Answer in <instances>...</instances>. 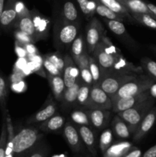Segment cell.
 I'll return each instance as SVG.
<instances>
[{
	"instance_id": "cell-1",
	"label": "cell",
	"mask_w": 156,
	"mask_h": 157,
	"mask_svg": "<svg viewBox=\"0 0 156 157\" xmlns=\"http://www.w3.org/2000/svg\"><path fill=\"white\" fill-rule=\"evenodd\" d=\"M42 138L43 135L35 127H23L15 130L13 157H27Z\"/></svg>"
},
{
	"instance_id": "cell-2",
	"label": "cell",
	"mask_w": 156,
	"mask_h": 157,
	"mask_svg": "<svg viewBox=\"0 0 156 157\" xmlns=\"http://www.w3.org/2000/svg\"><path fill=\"white\" fill-rule=\"evenodd\" d=\"M92 56L97 61L100 67L102 77H103L111 71L115 63L122 57V55L105 35L94 50Z\"/></svg>"
},
{
	"instance_id": "cell-3",
	"label": "cell",
	"mask_w": 156,
	"mask_h": 157,
	"mask_svg": "<svg viewBox=\"0 0 156 157\" xmlns=\"http://www.w3.org/2000/svg\"><path fill=\"white\" fill-rule=\"evenodd\" d=\"M154 103L155 100L152 96L146 101L136 104L132 108L117 113L118 116L127 124L131 134L136 133L142 120L146 116L148 111L154 107Z\"/></svg>"
},
{
	"instance_id": "cell-4",
	"label": "cell",
	"mask_w": 156,
	"mask_h": 157,
	"mask_svg": "<svg viewBox=\"0 0 156 157\" xmlns=\"http://www.w3.org/2000/svg\"><path fill=\"white\" fill-rule=\"evenodd\" d=\"M155 84L156 82L154 80L147 76L145 74H142L138 75L135 79L123 84L115 94L110 97V98L113 101L118 98L135 96L146 90H151Z\"/></svg>"
},
{
	"instance_id": "cell-5",
	"label": "cell",
	"mask_w": 156,
	"mask_h": 157,
	"mask_svg": "<svg viewBox=\"0 0 156 157\" xmlns=\"http://www.w3.org/2000/svg\"><path fill=\"white\" fill-rule=\"evenodd\" d=\"M78 30L79 27L77 23L67 22L61 18L55 25V43L60 47L67 48L68 46L71 45L75 38L77 37Z\"/></svg>"
},
{
	"instance_id": "cell-6",
	"label": "cell",
	"mask_w": 156,
	"mask_h": 157,
	"mask_svg": "<svg viewBox=\"0 0 156 157\" xmlns=\"http://www.w3.org/2000/svg\"><path fill=\"white\" fill-rule=\"evenodd\" d=\"M139 75H119V74H112L102 77L99 86L109 95L112 97L118 91L123 84L132 80L135 79Z\"/></svg>"
},
{
	"instance_id": "cell-7",
	"label": "cell",
	"mask_w": 156,
	"mask_h": 157,
	"mask_svg": "<svg viewBox=\"0 0 156 157\" xmlns=\"http://www.w3.org/2000/svg\"><path fill=\"white\" fill-rule=\"evenodd\" d=\"M104 35H105L104 29L101 22L97 18L93 17L90 19V23L87 25L86 30L85 41L89 55H93V52L102 41Z\"/></svg>"
},
{
	"instance_id": "cell-8",
	"label": "cell",
	"mask_w": 156,
	"mask_h": 157,
	"mask_svg": "<svg viewBox=\"0 0 156 157\" xmlns=\"http://www.w3.org/2000/svg\"><path fill=\"white\" fill-rule=\"evenodd\" d=\"M113 104L110 97L99 87V85H93L90 90V98L86 108L112 110Z\"/></svg>"
},
{
	"instance_id": "cell-9",
	"label": "cell",
	"mask_w": 156,
	"mask_h": 157,
	"mask_svg": "<svg viewBox=\"0 0 156 157\" xmlns=\"http://www.w3.org/2000/svg\"><path fill=\"white\" fill-rule=\"evenodd\" d=\"M151 97H152V95H151V91H150V90H148L145 92H142L139 94L135 95V96L121 98L116 100H113L112 101V104H113L112 110L114 113H117L119 112L127 110V109L132 108L134 106H136V104H139L142 101H146V100L151 98Z\"/></svg>"
},
{
	"instance_id": "cell-10",
	"label": "cell",
	"mask_w": 156,
	"mask_h": 157,
	"mask_svg": "<svg viewBox=\"0 0 156 157\" xmlns=\"http://www.w3.org/2000/svg\"><path fill=\"white\" fill-rule=\"evenodd\" d=\"M62 76L66 87H70L80 79L79 67L70 55L64 56V67Z\"/></svg>"
},
{
	"instance_id": "cell-11",
	"label": "cell",
	"mask_w": 156,
	"mask_h": 157,
	"mask_svg": "<svg viewBox=\"0 0 156 157\" xmlns=\"http://www.w3.org/2000/svg\"><path fill=\"white\" fill-rule=\"evenodd\" d=\"M50 98L47 100V102L44 104V107L38 110V112L32 115V117L28 118L26 121L27 124H42L43 122L48 120L52 116L56 114L57 112V104L54 102L51 96H49Z\"/></svg>"
},
{
	"instance_id": "cell-12",
	"label": "cell",
	"mask_w": 156,
	"mask_h": 157,
	"mask_svg": "<svg viewBox=\"0 0 156 157\" xmlns=\"http://www.w3.org/2000/svg\"><path fill=\"white\" fill-rule=\"evenodd\" d=\"M64 136L72 151L79 153L83 150V144L78 129L70 122L66 123L64 127Z\"/></svg>"
},
{
	"instance_id": "cell-13",
	"label": "cell",
	"mask_w": 156,
	"mask_h": 157,
	"mask_svg": "<svg viewBox=\"0 0 156 157\" xmlns=\"http://www.w3.org/2000/svg\"><path fill=\"white\" fill-rule=\"evenodd\" d=\"M156 122V107H153L148 111L146 116L144 117L141 124H139L137 130L133 134V141L136 143L139 142L144 138V136L150 131L154 123Z\"/></svg>"
},
{
	"instance_id": "cell-14",
	"label": "cell",
	"mask_w": 156,
	"mask_h": 157,
	"mask_svg": "<svg viewBox=\"0 0 156 157\" xmlns=\"http://www.w3.org/2000/svg\"><path fill=\"white\" fill-rule=\"evenodd\" d=\"M90 124L97 130H103L108 125L110 119V110L102 109H88L87 111Z\"/></svg>"
},
{
	"instance_id": "cell-15",
	"label": "cell",
	"mask_w": 156,
	"mask_h": 157,
	"mask_svg": "<svg viewBox=\"0 0 156 157\" xmlns=\"http://www.w3.org/2000/svg\"><path fill=\"white\" fill-rule=\"evenodd\" d=\"M14 27L32 37L35 42L40 40L38 33H37L34 21L32 20L31 11L28 13L18 16L17 18L15 25H14Z\"/></svg>"
},
{
	"instance_id": "cell-16",
	"label": "cell",
	"mask_w": 156,
	"mask_h": 157,
	"mask_svg": "<svg viewBox=\"0 0 156 157\" xmlns=\"http://www.w3.org/2000/svg\"><path fill=\"white\" fill-rule=\"evenodd\" d=\"M18 0H7L5 4L4 9L0 18V25L4 29H8L14 26L18 14L16 12V2Z\"/></svg>"
},
{
	"instance_id": "cell-17",
	"label": "cell",
	"mask_w": 156,
	"mask_h": 157,
	"mask_svg": "<svg viewBox=\"0 0 156 157\" xmlns=\"http://www.w3.org/2000/svg\"><path fill=\"white\" fill-rule=\"evenodd\" d=\"M78 132L82 140V142L88 149L89 152L93 156H96L97 154V149H96V138L94 132L89 126L87 125L79 126Z\"/></svg>"
},
{
	"instance_id": "cell-18",
	"label": "cell",
	"mask_w": 156,
	"mask_h": 157,
	"mask_svg": "<svg viewBox=\"0 0 156 157\" xmlns=\"http://www.w3.org/2000/svg\"><path fill=\"white\" fill-rule=\"evenodd\" d=\"M47 78L49 81L52 94L58 101H61L63 99L64 90L66 89L63 76L61 75H51L47 74Z\"/></svg>"
},
{
	"instance_id": "cell-19",
	"label": "cell",
	"mask_w": 156,
	"mask_h": 157,
	"mask_svg": "<svg viewBox=\"0 0 156 157\" xmlns=\"http://www.w3.org/2000/svg\"><path fill=\"white\" fill-rule=\"evenodd\" d=\"M31 14L39 39H44L48 34L50 21L47 18H44L43 15L38 13L36 10H32Z\"/></svg>"
},
{
	"instance_id": "cell-20",
	"label": "cell",
	"mask_w": 156,
	"mask_h": 157,
	"mask_svg": "<svg viewBox=\"0 0 156 157\" xmlns=\"http://www.w3.org/2000/svg\"><path fill=\"white\" fill-rule=\"evenodd\" d=\"M66 124L65 118L60 114H55L43 122L39 129L44 133H53L61 130Z\"/></svg>"
},
{
	"instance_id": "cell-21",
	"label": "cell",
	"mask_w": 156,
	"mask_h": 157,
	"mask_svg": "<svg viewBox=\"0 0 156 157\" xmlns=\"http://www.w3.org/2000/svg\"><path fill=\"white\" fill-rule=\"evenodd\" d=\"M132 148V144L127 141L116 143L110 146L104 152L103 157H123Z\"/></svg>"
},
{
	"instance_id": "cell-22",
	"label": "cell",
	"mask_w": 156,
	"mask_h": 157,
	"mask_svg": "<svg viewBox=\"0 0 156 157\" xmlns=\"http://www.w3.org/2000/svg\"><path fill=\"white\" fill-rule=\"evenodd\" d=\"M81 78L78 80L74 84L69 87H66L64 90V95H63V99L61 102L63 103V105L66 107H69L73 106L76 103V99H77L78 91H79L80 86Z\"/></svg>"
},
{
	"instance_id": "cell-23",
	"label": "cell",
	"mask_w": 156,
	"mask_h": 157,
	"mask_svg": "<svg viewBox=\"0 0 156 157\" xmlns=\"http://www.w3.org/2000/svg\"><path fill=\"white\" fill-rule=\"evenodd\" d=\"M97 1H99V2L108 7L109 9H111L112 11L115 12L116 13L119 14L124 19L127 18L130 21L134 20V18L132 17L131 14L128 12V9L119 0H97Z\"/></svg>"
},
{
	"instance_id": "cell-24",
	"label": "cell",
	"mask_w": 156,
	"mask_h": 157,
	"mask_svg": "<svg viewBox=\"0 0 156 157\" xmlns=\"http://www.w3.org/2000/svg\"><path fill=\"white\" fill-rule=\"evenodd\" d=\"M61 18L67 22L77 23L79 14H78L77 9L73 2L66 1L64 3Z\"/></svg>"
},
{
	"instance_id": "cell-25",
	"label": "cell",
	"mask_w": 156,
	"mask_h": 157,
	"mask_svg": "<svg viewBox=\"0 0 156 157\" xmlns=\"http://www.w3.org/2000/svg\"><path fill=\"white\" fill-rule=\"evenodd\" d=\"M87 52L85 38L82 34H80L77 35L70 45V55L73 58V61H76L83 54Z\"/></svg>"
},
{
	"instance_id": "cell-26",
	"label": "cell",
	"mask_w": 156,
	"mask_h": 157,
	"mask_svg": "<svg viewBox=\"0 0 156 157\" xmlns=\"http://www.w3.org/2000/svg\"><path fill=\"white\" fill-rule=\"evenodd\" d=\"M112 127L115 134L120 139H127L131 135L127 124L117 114L113 118Z\"/></svg>"
},
{
	"instance_id": "cell-27",
	"label": "cell",
	"mask_w": 156,
	"mask_h": 157,
	"mask_svg": "<svg viewBox=\"0 0 156 157\" xmlns=\"http://www.w3.org/2000/svg\"><path fill=\"white\" fill-rule=\"evenodd\" d=\"M93 1L95 3V12L99 16L109 20H117V21H123L125 20L121 15L112 11L111 9L102 5L99 1L97 0H93Z\"/></svg>"
},
{
	"instance_id": "cell-28",
	"label": "cell",
	"mask_w": 156,
	"mask_h": 157,
	"mask_svg": "<svg viewBox=\"0 0 156 157\" xmlns=\"http://www.w3.org/2000/svg\"><path fill=\"white\" fill-rule=\"evenodd\" d=\"M125 7L131 13H144L152 15L147 6L145 0H126L124 3Z\"/></svg>"
},
{
	"instance_id": "cell-29",
	"label": "cell",
	"mask_w": 156,
	"mask_h": 157,
	"mask_svg": "<svg viewBox=\"0 0 156 157\" xmlns=\"http://www.w3.org/2000/svg\"><path fill=\"white\" fill-rule=\"evenodd\" d=\"M9 95V81L3 76L0 75V109H1L2 116H5L7 104V98Z\"/></svg>"
},
{
	"instance_id": "cell-30",
	"label": "cell",
	"mask_w": 156,
	"mask_h": 157,
	"mask_svg": "<svg viewBox=\"0 0 156 157\" xmlns=\"http://www.w3.org/2000/svg\"><path fill=\"white\" fill-rule=\"evenodd\" d=\"M135 21L147 28L156 30V18L153 15L144 13H131Z\"/></svg>"
},
{
	"instance_id": "cell-31",
	"label": "cell",
	"mask_w": 156,
	"mask_h": 157,
	"mask_svg": "<svg viewBox=\"0 0 156 157\" xmlns=\"http://www.w3.org/2000/svg\"><path fill=\"white\" fill-rule=\"evenodd\" d=\"M141 67L144 74L156 82V61L149 58L144 57L141 59Z\"/></svg>"
},
{
	"instance_id": "cell-32",
	"label": "cell",
	"mask_w": 156,
	"mask_h": 157,
	"mask_svg": "<svg viewBox=\"0 0 156 157\" xmlns=\"http://www.w3.org/2000/svg\"><path fill=\"white\" fill-rule=\"evenodd\" d=\"M92 86L88 85L82 81L80 86L79 91L77 94V99H76V104L79 105L87 107L88 104L89 98H90V90H91Z\"/></svg>"
},
{
	"instance_id": "cell-33",
	"label": "cell",
	"mask_w": 156,
	"mask_h": 157,
	"mask_svg": "<svg viewBox=\"0 0 156 157\" xmlns=\"http://www.w3.org/2000/svg\"><path fill=\"white\" fill-rule=\"evenodd\" d=\"M80 6L81 12L85 15L86 18L88 20L94 17L95 3L93 0H76Z\"/></svg>"
},
{
	"instance_id": "cell-34",
	"label": "cell",
	"mask_w": 156,
	"mask_h": 157,
	"mask_svg": "<svg viewBox=\"0 0 156 157\" xmlns=\"http://www.w3.org/2000/svg\"><path fill=\"white\" fill-rule=\"evenodd\" d=\"M89 68H90V73L93 78V85H99L102 79V73H101L100 67L97 61L92 55H90V58H89Z\"/></svg>"
},
{
	"instance_id": "cell-35",
	"label": "cell",
	"mask_w": 156,
	"mask_h": 157,
	"mask_svg": "<svg viewBox=\"0 0 156 157\" xmlns=\"http://www.w3.org/2000/svg\"><path fill=\"white\" fill-rule=\"evenodd\" d=\"M106 23L107 26L110 29L113 33L116 34V35L119 36H128V33L126 32V29H125V25L122 23V21H117V20H109L105 19Z\"/></svg>"
},
{
	"instance_id": "cell-36",
	"label": "cell",
	"mask_w": 156,
	"mask_h": 157,
	"mask_svg": "<svg viewBox=\"0 0 156 157\" xmlns=\"http://www.w3.org/2000/svg\"><path fill=\"white\" fill-rule=\"evenodd\" d=\"M113 142V132L110 129H106L102 131L99 138V147L102 153L112 145Z\"/></svg>"
},
{
	"instance_id": "cell-37",
	"label": "cell",
	"mask_w": 156,
	"mask_h": 157,
	"mask_svg": "<svg viewBox=\"0 0 156 157\" xmlns=\"http://www.w3.org/2000/svg\"><path fill=\"white\" fill-rule=\"evenodd\" d=\"M70 118L72 120V122L75 123V124L79 126H89L90 124V119H89L87 113L82 111V110H73L70 113Z\"/></svg>"
},
{
	"instance_id": "cell-38",
	"label": "cell",
	"mask_w": 156,
	"mask_h": 157,
	"mask_svg": "<svg viewBox=\"0 0 156 157\" xmlns=\"http://www.w3.org/2000/svg\"><path fill=\"white\" fill-rule=\"evenodd\" d=\"M7 141V126L6 115L2 116L1 133H0V157H6V147Z\"/></svg>"
},
{
	"instance_id": "cell-39",
	"label": "cell",
	"mask_w": 156,
	"mask_h": 157,
	"mask_svg": "<svg viewBox=\"0 0 156 157\" xmlns=\"http://www.w3.org/2000/svg\"><path fill=\"white\" fill-rule=\"evenodd\" d=\"M44 56L50 60L63 74L64 67V57H63L59 52H54V53H50L45 55Z\"/></svg>"
},
{
	"instance_id": "cell-40",
	"label": "cell",
	"mask_w": 156,
	"mask_h": 157,
	"mask_svg": "<svg viewBox=\"0 0 156 157\" xmlns=\"http://www.w3.org/2000/svg\"><path fill=\"white\" fill-rule=\"evenodd\" d=\"M47 154V147L45 143L41 140L38 145L34 148L27 157H46Z\"/></svg>"
},
{
	"instance_id": "cell-41",
	"label": "cell",
	"mask_w": 156,
	"mask_h": 157,
	"mask_svg": "<svg viewBox=\"0 0 156 157\" xmlns=\"http://www.w3.org/2000/svg\"><path fill=\"white\" fill-rule=\"evenodd\" d=\"M43 66H44V69L47 71V74L51 75H61L62 76L63 74L51 61L49 59H47L45 56L43 57Z\"/></svg>"
},
{
	"instance_id": "cell-42",
	"label": "cell",
	"mask_w": 156,
	"mask_h": 157,
	"mask_svg": "<svg viewBox=\"0 0 156 157\" xmlns=\"http://www.w3.org/2000/svg\"><path fill=\"white\" fill-rule=\"evenodd\" d=\"M14 36H15V41L19 43H21L23 44H29V43H35V41H34V39L32 37L29 36L28 35H27L24 32L18 30V29H16L15 31Z\"/></svg>"
},
{
	"instance_id": "cell-43",
	"label": "cell",
	"mask_w": 156,
	"mask_h": 157,
	"mask_svg": "<svg viewBox=\"0 0 156 157\" xmlns=\"http://www.w3.org/2000/svg\"><path fill=\"white\" fill-rule=\"evenodd\" d=\"M28 67L32 73H35L37 75H40V76L47 78V74H46L45 69H44V66H43V64L28 61Z\"/></svg>"
},
{
	"instance_id": "cell-44",
	"label": "cell",
	"mask_w": 156,
	"mask_h": 157,
	"mask_svg": "<svg viewBox=\"0 0 156 157\" xmlns=\"http://www.w3.org/2000/svg\"><path fill=\"white\" fill-rule=\"evenodd\" d=\"M80 70V75L81 81L85 84H88V85L93 86V78H92V75L90 73V71L89 67H80L79 68Z\"/></svg>"
},
{
	"instance_id": "cell-45",
	"label": "cell",
	"mask_w": 156,
	"mask_h": 157,
	"mask_svg": "<svg viewBox=\"0 0 156 157\" xmlns=\"http://www.w3.org/2000/svg\"><path fill=\"white\" fill-rule=\"evenodd\" d=\"M15 51L18 58H28V54L24 44L16 41L15 43Z\"/></svg>"
},
{
	"instance_id": "cell-46",
	"label": "cell",
	"mask_w": 156,
	"mask_h": 157,
	"mask_svg": "<svg viewBox=\"0 0 156 157\" xmlns=\"http://www.w3.org/2000/svg\"><path fill=\"white\" fill-rule=\"evenodd\" d=\"M89 58H90V55L88 54V52H85V53L83 54L76 61L75 63L76 64L77 67L79 68L80 67H89Z\"/></svg>"
},
{
	"instance_id": "cell-47",
	"label": "cell",
	"mask_w": 156,
	"mask_h": 157,
	"mask_svg": "<svg viewBox=\"0 0 156 157\" xmlns=\"http://www.w3.org/2000/svg\"><path fill=\"white\" fill-rule=\"evenodd\" d=\"M11 88L13 91L17 92V93H21V92L24 91L26 90V84L24 80H22V81H18V82L12 83L11 84Z\"/></svg>"
},
{
	"instance_id": "cell-48",
	"label": "cell",
	"mask_w": 156,
	"mask_h": 157,
	"mask_svg": "<svg viewBox=\"0 0 156 157\" xmlns=\"http://www.w3.org/2000/svg\"><path fill=\"white\" fill-rule=\"evenodd\" d=\"M24 47H25L26 50H27L28 54L29 55H37V54H39V52L37 49V48L34 45V43H29V44H24Z\"/></svg>"
},
{
	"instance_id": "cell-49",
	"label": "cell",
	"mask_w": 156,
	"mask_h": 157,
	"mask_svg": "<svg viewBox=\"0 0 156 157\" xmlns=\"http://www.w3.org/2000/svg\"><path fill=\"white\" fill-rule=\"evenodd\" d=\"M142 152L137 148H132L123 157H141Z\"/></svg>"
},
{
	"instance_id": "cell-50",
	"label": "cell",
	"mask_w": 156,
	"mask_h": 157,
	"mask_svg": "<svg viewBox=\"0 0 156 157\" xmlns=\"http://www.w3.org/2000/svg\"><path fill=\"white\" fill-rule=\"evenodd\" d=\"M142 157H156V145L148 149L143 154Z\"/></svg>"
},
{
	"instance_id": "cell-51",
	"label": "cell",
	"mask_w": 156,
	"mask_h": 157,
	"mask_svg": "<svg viewBox=\"0 0 156 157\" xmlns=\"http://www.w3.org/2000/svg\"><path fill=\"white\" fill-rule=\"evenodd\" d=\"M145 2H146L147 6H148V9L150 10L151 13L152 14L153 16L156 18V6L155 5L152 4V3L148 2H147V1H145Z\"/></svg>"
},
{
	"instance_id": "cell-52",
	"label": "cell",
	"mask_w": 156,
	"mask_h": 157,
	"mask_svg": "<svg viewBox=\"0 0 156 157\" xmlns=\"http://www.w3.org/2000/svg\"><path fill=\"white\" fill-rule=\"evenodd\" d=\"M5 4H6V0H0V18H1L2 13L4 9Z\"/></svg>"
},
{
	"instance_id": "cell-53",
	"label": "cell",
	"mask_w": 156,
	"mask_h": 157,
	"mask_svg": "<svg viewBox=\"0 0 156 157\" xmlns=\"http://www.w3.org/2000/svg\"><path fill=\"white\" fill-rule=\"evenodd\" d=\"M149 48L153 52H154V53L156 54V45H151V46H150Z\"/></svg>"
},
{
	"instance_id": "cell-54",
	"label": "cell",
	"mask_w": 156,
	"mask_h": 157,
	"mask_svg": "<svg viewBox=\"0 0 156 157\" xmlns=\"http://www.w3.org/2000/svg\"><path fill=\"white\" fill-rule=\"evenodd\" d=\"M53 157H67V156H65L64 155H57V156H54Z\"/></svg>"
},
{
	"instance_id": "cell-55",
	"label": "cell",
	"mask_w": 156,
	"mask_h": 157,
	"mask_svg": "<svg viewBox=\"0 0 156 157\" xmlns=\"http://www.w3.org/2000/svg\"><path fill=\"white\" fill-rule=\"evenodd\" d=\"M119 2H120L121 3H122V4H124V3L125 2V1H126V0H119Z\"/></svg>"
}]
</instances>
